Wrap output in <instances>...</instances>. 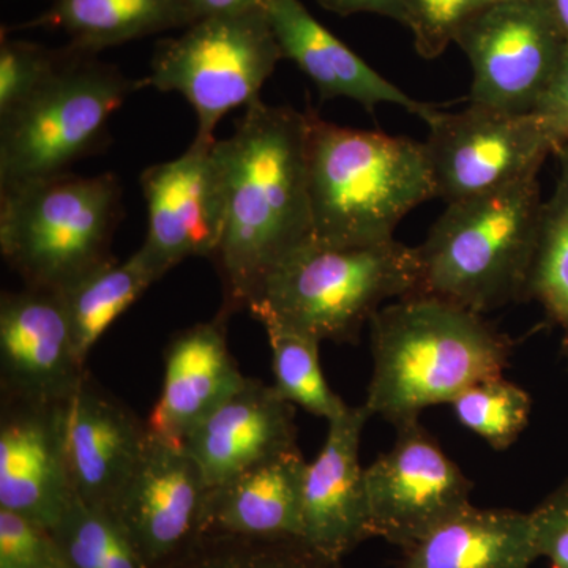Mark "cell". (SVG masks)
I'll list each match as a JSON object with an SVG mask.
<instances>
[{"instance_id": "6da1fadb", "label": "cell", "mask_w": 568, "mask_h": 568, "mask_svg": "<svg viewBox=\"0 0 568 568\" xmlns=\"http://www.w3.org/2000/svg\"><path fill=\"white\" fill-rule=\"evenodd\" d=\"M306 145V112L261 100L246 106L230 138L219 140L226 220L212 261L226 317L248 310L272 272L313 241Z\"/></svg>"}, {"instance_id": "7a4b0ae2", "label": "cell", "mask_w": 568, "mask_h": 568, "mask_svg": "<svg viewBox=\"0 0 568 568\" xmlns=\"http://www.w3.org/2000/svg\"><path fill=\"white\" fill-rule=\"evenodd\" d=\"M368 325L373 375L364 406L395 428L503 375L514 353L511 339L484 315L432 295L396 298Z\"/></svg>"}, {"instance_id": "3957f363", "label": "cell", "mask_w": 568, "mask_h": 568, "mask_svg": "<svg viewBox=\"0 0 568 568\" xmlns=\"http://www.w3.org/2000/svg\"><path fill=\"white\" fill-rule=\"evenodd\" d=\"M305 112L313 241L327 246L395 241L407 213L436 197L424 142L336 125Z\"/></svg>"}, {"instance_id": "277c9868", "label": "cell", "mask_w": 568, "mask_h": 568, "mask_svg": "<svg viewBox=\"0 0 568 568\" xmlns=\"http://www.w3.org/2000/svg\"><path fill=\"white\" fill-rule=\"evenodd\" d=\"M544 204L538 175L447 204L416 246V294L480 315L528 301Z\"/></svg>"}, {"instance_id": "5b68a950", "label": "cell", "mask_w": 568, "mask_h": 568, "mask_svg": "<svg viewBox=\"0 0 568 568\" xmlns=\"http://www.w3.org/2000/svg\"><path fill=\"white\" fill-rule=\"evenodd\" d=\"M418 282L416 246L312 241L272 272L248 312L261 324H278L321 343H355L384 305L416 294Z\"/></svg>"}, {"instance_id": "8992f818", "label": "cell", "mask_w": 568, "mask_h": 568, "mask_svg": "<svg viewBox=\"0 0 568 568\" xmlns=\"http://www.w3.org/2000/svg\"><path fill=\"white\" fill-rule=\"evenodd\" d=\"M118 175L63 173L0 190V252L26 286L62 291L111 260Z\"/></svg>"}, {"instance_id": "52a82bcc", "label": "cell", "mask_w": 568, "mask_h": 568, "mask_svg": "<svg viewBox=\"0 0 568 568\" xmlns=\"http://www.w3.org/2000/svg\"><path fill=\"white\" fill-rule=\"evenodd\" d=\"M69 58L29 102L0 119V190L69 173L108 142L115 111L142 81L69 47Z\"/></svg>"}, {"instance_id": "ba28073f", "label": "cell", "mask_w": 568, "mask_h": 568, "mask_svg": "<svg viewBox=\"0 0 568 568\" xmlns=\"http://www.w3.org/2000/svg\"><path fill=\"white\" fill-rule=\"evenodd\" d=\"M183 29L156 48L142 88L181 93L196 114L194 140L213 141L227 112L260 100L282 50L265 9L204 18Z\"/></svg>"}, {"instance_id": "9c48e42d", "label": "cell", "mask_w": 568, "mask_h": 568, "mask_svg": "<svg viewBox=\"0 0 568 568\" xmlns=\"http://www.w3.org/2000/svg\"><path fill=\"white\" fill-rule=\"evenodd\" d=\"M424 142L436 197L446 204L495 192L534 178L558 138L544 118L470 103L462 112H437Z\"/></svg>"}, {"instance_id": "30bf717a", "label": "cell", "mask_w": 568, "mask_h": 568, "mask_svg": "<svg viewBox=\"0 0 568 568\" xmlns=\"http://www.w3.org/2000/svg\"><path fill=\"white\" fill-rule=\"evenodd\" d=\"M567 43L545 0H496L467 22L455 43L473 69L470 103L534 114Z\"/></svg>"}, {"instance_id": "8fae6325", "label": "cell", "mask_w": 568, "mask_h": 568, "mask_svg": "<svg viewBox=\"0 0 568 568\" xmlns=\"http://www.w3.org/2000/svg\"><path fill=\"white\" fill-rule=\"evenodd\" d=\"M373 536L402 551L473 506L474 484L420 420L396 426L387 454L365 467Z\"/></svg>"}, {"instance_id": "7c38bea8", "label": "cell", "mask_w": 568, "mask_h": 568, "mask_svg": "<svg viewBox=\"0 0 568 568\" xmlns=\"http://www.w3.org/2000/svg\"><path fill=\"white\" fill-rule=\"evenodd\" d=\"M148 234L140 253L159 278L189 257L215 256L226 220L219 140L197 141L178 159L141 174Z\"/></svg>"}, {"instance_id": "4fadbf2b", "label": "cell", "mask_w": 568, "mask_h": 568, "mask_svg": "<svg viewBox=\"0 0 568 568\" xmlns=\"http://www.w3.org/2000/svg\"><path fill=\"white\" fill-rule=\"evenodd\" d=\"M88 373L58 291L26 286L0 298L2 399L65 405Z\"/></svg>"}, {"instance_id": "5bb4252c", "label": "cell", "mask_w": 568, "mask_h": 568, "mask_svg": "<svg viewBox=\"0 0 568 568\" xmlns=\"http://www.w3.org/2000/svg\"><path fill=\"white\" fill-rule=\"evenodd\" d=\"M209 491L200 466L183 446L149 433L140 466L111 514L145 566H160L203 534Z\"/></svg>"}, {"instance_id": "9a60e30c", "label": "cell", "mask_w": 568, "mask_h": 568, "mask_svg": "<svg viewBox=\"0 0 568 568\" xmlns=\"http://www.w3.org/2000/svg\"><path fill=\"white\" fill-rule=\"evenodd\" d=\"M65 405L2 399L0 508L52 530L77 493L65 448Z\"/></svg>"}, {"instance_id": "2e32d148", "label": "cell", "mask_w": 568, "mask_h": 568, "mask_svg": "<svg viewBox=\"0 0 568 568\" xmlns=\"http://www.w3.org/2000/svg\"><path fill=\"white\" fill-rule=\"evenodd\" d=\"M368 418L364 405L347 406L345 413L328 422L324 447L306 466L302 541L335 562L375 537L365 467L358 458Z\"/></svg>"}, {"instance_id": "e0dca14e", "label": "cell", "mask_w": 568, "mask_h": 568, "mask_svg": "<svg viewBox=\"0 0 568 568\" xmlns=\"http://www.w3.org/2000/svg\"><path fill=\"white\" fill-rule=\"evenodd\" d=\"M148 443V424L85 375L65 406L67 459L82 503L114 510Z\"/></svg>"}, {"instance_id": "ac0fdd59", "label": "cell", "mask_w": 568, "mask_h": 568, "mask_svg": "<svg viewBox=\"0 0 568 568\" xmlns=\"http://www.w3.org/2000/svg\"><path fill=\"white\" fill-rule=\"evenodd\" d=\"M294 405L274 386L246 377L226 402L183 439L209 489L297 448Z\"/></svg>"}, {"instance_id": "d6986e66", "label": "cell", "mask_w": 568, "mask_h": 568, "mask_svg": "<svg viewBox=\"0 0 568 568\" xmlns=\"http://www.w3.org/2000/svg\"><path fill=\"white\" fill-rule=\"evenodd\" d=\"M283 59L293 61L320 92L321 100L347 99L373 112L379 104L405 108L426 123L437 111L392 84L306 10L301 0H271L265 6Z\"/></svg>"}, {"instance_id": "ffe728a7", "label": "cell", "mask_w": 568, "mask_h": 568, "mask_svg": "<svg viewBox=\"0 0 568 568\" xmlns=\"http://www.w3.org/2000/svg\"><path fill=\"white\" fill-rule=\"evenodd\" d=\"M226 320L186 328L164 354L162 395L148 420L151 435L182 446L190 432L245 383L227 349Z\"/></svg>"}, {"instance_id": "44dd1931", "label": "cell", "mask_w": 568, "mask_h": 568, "mask_svg": "<svg viewBox=\"0 0 568 568\" xmlns=\"http://www.w3.org/2000/svg\"><path fill=\"white\" fill-rule=\"evenodd\" d=\"M306 466L301 448L250 467L209 491L204 532L302 540Z\"/></svg>"}, {"instance_id": "7402d4cb", "label": "cell", "mask_w": 568, "mask_h": 568, "mask_svg": "<svg viewBox=\"0 0 568 568\" xmlns=\"http://www.w3.org/2000/svg\"><path fill=\"white\" fill-rule=\"evenodd\" d=\"M529 514L470 506L403 551L395 568H530Z\"/></svg>"}, {"instance_id": "603a6c76", "label": "cell", "mask_w": 568, "mask_h": 568, "mask_svg": "<svg viewBox=\"0 0 568 568\" xmlns=\"http://www.w3.org/2000/svg\"><path fill=\"white\" fill-rule=\"evenodd\" d=\"M61 29L73 50L95 55L108 48L190 24L185 0H52L37 21Z\"/></svg>"}, {"instance_id": "cb8c5ba5", "label": "cell", "mask_w": 568, "mask_h": 568, "mask_svg": "<svg viewBox=\"0 0 568 568\" xmlns=\"http://www.w3.org/2000/svg\"><path fill=\"white\" fill-rule=\"evenodd\" d=\"M159 280L138 250L123 263L111 257L58 291L82 364L112 323Z\"/></svg>"}, {"instance_id": "d4e9b609", "label": "cell", "mask_w": 568, "mask_h": 568, "mask_svg": "<svg viewBox=\"0 0 568 568\" xmlns=\"http://www.w3.org/2000/svg\"><path fill=\"white\" fill-rule=\"evenodd\" d=\"M559 160V175L555 192L545 201L540 235L528 301L544 306L552 323L568 332V149L560 145L555 153Z\"/></svg>"}, {"instance_id": "484cf974", "label": "cell", "mask_w": 568, "mask_h": 568, "mask_svg": "<svg viewBox=\"0 0 568 568\" xmlns=\"http://www.w3.org/2000/svg\"><path fill=\"white\" fill-rule=\"evenodd\" d=\"M272 351L274 387L291 405L334 420L347 405L328 387L320 364L321 342L274 323H264Z\"/></svg>"}, {"instance_id": "4316f807", "label": "cell", "mask_w": 568, "mask_h": 568, "mask_svg": "<svg viewBox=\"0 0 568 568\" xmlns=\"http://www.w3.org/2000/svg\"><path fill=\"white\" fill-rule=\"evenodd\" d=\"M450 406L459 424L503 452L514 446L528 426L532 399L525 388L497 375L467 387Z\"/></svg>"}, {"instance_id": "83f0119b", "label": "cell", "mask_w": 568, "mask_h": 568, "mask_svg": "<svg viewBox=\"0 0 568 568\" xmlns=\"http://www.w3.org/2000/svg\"><path fill=\"white\" fill-rule=\"evenodd\" d=\"M54 536L69 568H148L118 518L78 496Z\"/></svg>"}, {"instance_id": "f1b7e54d", "label": "cell", "mask_w": 568, "mask_h": 568, "mask_svg": "<svg viewBox=\"0 0 568 568\" xmlns=\"http://www.w3.org/2000/svg\"><path fill=\"white\" fill-rule=\"evenodd\" d=\"M196 538L182 549L189 558L178 568H338V562L324 558L302 540L216 534L215 540L209 541L201 534V545H196Z\"/></svg>"}, {"instance_id": "f546056e", "label": "cell", "mask_w": 568, "mask_h": 568, "mask_svg": "<svg viewBox=\"0 0 568 568\" xmlns=\"http://www.w3.org/2000/svg\"><path fill=\"white\" fill-rule=\"evenodd\" d=\"M65 50H50L28 40L2 36L0 43V119L29 102L54 78L69 58Z\"/></svg>"}, {"instance_id": "4dcf8cb0", "label": "cell", "mask_w": 568, "mask_h": 568, "mask_svg": "<svg viewBox=\"0 0 568 568\" xmlns=\"http://www.w3.org/2000/svg\"><path fill=\"white\" fill-rule=\"evenodd\" d=\"M496 0H402L403 21L424 59H436L457 43L459 32Z\"/></svg>"}, {"instance_id": "1f68e13d", "label": "cell", "mask_w": 568, "mask_h": 568, "mask_svg": "<svg viewBox=\"0 0 568 568\" xmlns=\"http://www.w3.org/2000/svg\"><path fill=\"white\" fill-rule=\"evenodd\" d=\"M0 568H69L52 530L0 508Z\"/></svg>"}, {"instance_id": "d6a6232c", "label": "cell", "mask_w": 568, "mask_h": 568, "mask_svg": "<svg viewBox=\"0 0 568 568\" xmlns=\"http://www.w3.org/2000/svg\"><path fill=\"white\" fill-rule=\"evenodd\" d=\"M529 517L537 558L547 559L551 568H568V480L549 493Z\"/></svg>"}, {"instance_id": "836d02e7", "label": "cell", "mask_w": 568, "mask_h": 568, "mask_svg": "<svg viewBox=\"0 0 568 568\" xmlns=\"http://www.w3.org/2000/svg\"><path fill=\"white\" fill-rule=\"evenodd\" d=\"M536 114L548 123L560 145L568 141V43L555 81L538 104Z\"/></svg>"}, {"instance_id": "e575fe53", "label": "cell", "mask_w": 568, "mask_h": 568, "mask_svg": "<svg viewBox=\"0 0 568 568\" xmlns=\"http://www.w3.org/2000/svg\"><path fill=\"white\" fill-rule=\"evenodd\" d=\"M325 10L332 13L349 17V14L372 13L390 18L402 24V0H316Z\"/></svg>"}, {"instance_id": "d590c367", "label": "cell", "mask_w": 568, "mask_h": 568, "mask_svg": "<svg viewBox=\"0 0 568 568\" xmlns=\"http://www.w3.org/2000/svg\"><path fill=\"white\" fill-rule=\"evenodd\" d=\"M268 2L271 0H185L190 24L204 18L219 17V14L265 9Z\"/></svg>"}, {"instance_id": "8d00e7d4", "label": "cell", "mask_w": 568, "mask_h": 568, "mask_svg": "<svg viewBox=\"0 0 568 568\" xmlns=\"http://www.w3.org/2000/svg\"><path fill=\"white\" fill-rule=\"evenodd\" d=\"M549 10H551L552 17L558 22L560 31L568 40V0H545Z\"/></svg>"}, {"instance_id": "74e56055", "label": "cell", "mask_w": 568, "mask_h": 568, "mask_svg": "<svg viewBox=\"0 0 568 568\" xmlns=\"http://www.w3.org/2000/svg\"><path fill=\"white\" fill-rule=\"evenodd\" d=\"M562 145H566V148L568 149V141L567 142H564Z\"/></svg>"}]
</instances>
